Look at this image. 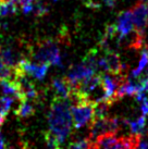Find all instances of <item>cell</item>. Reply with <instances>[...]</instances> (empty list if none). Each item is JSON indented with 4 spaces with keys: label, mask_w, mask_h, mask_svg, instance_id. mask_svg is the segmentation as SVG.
I'll return each mask as SVG.
<instances>
[{
    "label": "cell",
    "mask_w": 148,
    "mask_h": 149,
    "mask_svg": "<svg viewBox=\"0 0 148 149\" xmlns=\"http://www.w3.org/2000/svg\"><path fill=\"white\" fill-rule=\"evenodd\" d=\"M48 124L49 132L52 133L58 141L63 144L70 135L73 125L69 99H61L57 97L52 99L48 113Z\"/></svg>",
    "instance_id": "cell-1"
},
{
    "label": "cell",
    "mask_w": 148,
    "mask_h": 149,
    "mask_svg": "<svg viewBox=\"0 0 148 149\" xmlns=\"http://www.w3.org/2000/svg\"><path fill=\"white\" fill-rule=\"evenodd\" d=\"M29 54L31 58L38 63L57 66L63 65L60 49L52 39H45L33 47H29Z\"/></svg>",
    "instance_id": "cell-2"
},
{
    "label": "cell",
    "mask_w": 148,
    "mask_h": 149,
    "mask_svg": "<svg viewBox=\"0 0 148 149\" xmlns=\"http://www.w3.org/2000/svg\"><path fill=\"white\" fill-rule=\"evenodd\" d=\"M140 135L117 136L115 133H107L91 141V149H136Z\"/></svg>",
    "instance_id": "cell-3"
},
{
    "label": "cell",
    "mask_w": 148,
    "mask_h": 149,
    "mask_svg": "<svg viewBox=\"0 0 148 149\" xmlns=\"http://www.w3.org/2000/svg\"><path fill=\"white\" fill-rule=\"evenodd\" d=\"M72 120L74 127L78 130L87 124H91L95 118V104L88 100H81L73 102L71 107Z\"/></svg>",
    "instance_id": "cell-4"
},
{
    "label": "cell",
    "mask_w": 148,
    "mask_h": 149,
    "mask_svg": "<svg viewBox=\"0 0 148 149\" xmlns=\"http://www.w3.org/2000/svg\"><path fill=\"white\" fill-rule=\"evenodd\" d=\"M121 121L118 118L113 116H105L100 119H94L89 124V139L94 141L96 138L103 134L107 133H118V131L121 127Z\"/></svg>",
    "instance_id": "cell-5"
},
{
    "label": "cell",
    "mask_w": 148,
    "mask_h": 149,
    "mask_svg": "<svg viewBox=\"0 0 148 149\" xmlns=\"http://www.w3.org/2000/svg\"><path fill=\"white\" fill-rule=\"evenodd\" d=\"M114 26L115 29H117V33H118L120 44H123L124 40H126L130 37V40H128V45H130L133 37L136 35L135 26H134V21H133L131 10L120 12Z\"/></svg>",
    "instance_id": "cell-6"
},
{
    "label": "cell",
    "mask_w": 148,
    "mask_h": 149,
    "mask_svg": "<svg viewBox=\"0 0 148 149\" xmlns=\"http://www.w3.org/2000/svg\"><path fill=\"white\" fill-rule=\"evenodd\" d=\"M130 10L134 21L135 33L145 37L146 31L148 29V3L138 2L134 4Z\"/></svg>",
    "instance_id": "cell-7"
},
{
    "label": "cell",
    "mask_w": 148,
    "mask_h": 149,
    "mask_svg": "<svg viewBox=\"0 0 148 149\" xmlns=\"http://www.w3.org/2000/svg\"><path fill=\"white\" fill-rule=\"evenodd\" d=\"M96 73L97 72L91 65H88L85 61H82V63H80V64H75V65L71 66L66 79L71 85L72 89H73L78 83H81L84 79L91 77Z\"/></svg>",
    "instance_id": "cell-8"
},
{
    "label": "cell",
    "mask_w": 148,
    "mask_h": 149,
    "mask_svg": "<svg viewBox=\"0 0 148 149\" xmlns=\"http://www.w3.org/2000/svg\"><path fill=\"white\" fill-rule=\"evenodd\" d=\"M17 68L20 69L24 74L29 75L31 77H33L35 79H38V81H43L45 79V76L47 75V72H48V68H49V64H46V63H33L31 62L29 59H22L19 64H17Z\"/></svg>",
    "instance_id": "cell-9"
},
{
    "label": "cell",
    "mask_w": 148,
    "mask_h": 149,
    "mask_svg": "<svg viewBox=\"0 0 148 149\" xmlns=\"http://www.w3.org/2000/svg\"><path fill=\"white\" fill-rule=\"evenodd\" d=\"M51 86L54 89L56 97L61 98V99H70L71 94H72V87L66 81V79H60L56 77L51 82Z\"/></svg>",
    "instance_id": "cell-10"
},
{
    "label": "cell",
    "mask_w": 148,
    "mask_h": 149,
    "mask_svg": "<svg viewBox=\"0 0 148 149\" xmlns=\"http://www.w3.org/2000/svg\"><path fill=\"white\" fill-rule=\"evenodd\" d=\"M0 54H1V58L3 60L4 64H7L8 66L13 68V69H15L19 62L23 59L21 56V52H19L15 48H13L11 46L1 48Z\"/></svg>",
    "instance_id": "cell-11"
},
{
    "label": "cell",
    "mask_w": 148,
    "mask_h": 149,
    "mask_svg": "<svg viewBox=\"0 0 148 149\" xmlns=\"http://www.w3.org/2000/svg\"><path fill=\"white\" fill-rule=\"evenodd\" d=\"M123 123L128 125L132 134L134 135H143L146 128V116H142L135 120H123Z\"/></svg>",
    "instance_id": "cell-12"
},
{
    "label": "cell",
    "mask_w": 148,
    "mask_h": 149,
    "mask_svg": "<svg viewBox=\"0 0 148 149\" xmlns=\"http://www.w3.org/2000/svg\"><path fill=\"white\" fill-rule=\"evenodd\" d=\"M34 112H35V108H34L33 104L29 100L25 99L20 101V106L15 110V116L25 119V118H29L32 114H34Z\"/></svg>",
    "instance_id": "cell-13"
},
{
    "label": "cell",
    "mask_w": 148,
    "mask_h": 149,
    "mask_svg": "<svg viewBox=\"0 0 148 149\" xmlns=\"http://www.w3.org/2000/svg\"><path fill=\"white\" fill-rule=\"evenodd\" d=\"M17 11V4L8 1H0V17L12 15Z\"/></svg>",
    "instance_id": "cell-14"
},
{
    "label": "cell",
    "mask_w": 148,
    "mask_h": 149,
    "mask_svg": "<svg viewBox=\"0 0 148 149\" xmlns=\"http://www.w3.org/2000/svg\"><path fill=\"white\" fill-rule=\"evenodd\" d=\"M44 138H45L46 145L48 149H61V143L58 141L57 137L49 131L44 133Z\"/></svg>",
    "instance_id": "cell-15"
},
{
    "label": "cell",
    "mask_w": 148,
    "mask_h": 149,
    "mask_svg": "<svg viewBox=\"0 0 148 149\" xmlns=\"http://www.w3.org/2000/svg\"><path fill=\"white\" fill-rule=\"evenodd\" d=\"M91 141L89 137L87 138H77L70 143L69 149H91Z\"/></svg>",
    "instance_id": "cell-16"
},
{
    "label": "cell",
    "mask_w": 148,
    "mask_h": 149,
    "mask_svg": "<svg viewBox=\"0 0 148 149\" xmlns=\"http://www.w3.org/2000/svg\"><path fill=\"white\" fill-rule=\"evenodd\" d=\"M136 149H148V133L145 134V135L144 134L140 135V143H138Z\"/></svg>",
    "instance_id": "cell-17"
},
{
    "label": "cell",
    "mask_w": 148,
    "mask_h": 149,
    "mask_svg": "<svg viewBox=\"0 0 148 149\" xmlns=\"http://www.w3.org/2000/svg\"><path fill=\"white\" fill-rule=\"evenodd\" d=\"M0 149H7V146H6V143H4V138L2 136L1 132H0Z\"/></svg>",
    "instance_id": "cell-18"
},
{
    "label": "cell",
    "mask_w": 148,
    "mask_h": 149,
    "mask_svg": "<svg viewBox=\"0 0 148 149\" xmlns=\"http://www.w3.org/2000/svg\"><path fill=\"white\" fill-rule=\"evenodd\" d=\"M103 1H105V3L107 4L108 7L112 8V7H114L115 6V3H117L118 0H103Z\"/></svg>",
    "instance_id": "cell-19"
},
{
    "label": "cell",
    "mask_w": 148,
    "mask_h": 149,
    "mask_svg": "<svg viewBox=\"0 0 148 149\" xmlns=\"http://www.w3.org/2000/svg\"><path fill=\"white\" fill-rule=\"evenodd\" d=\"M0 1H8V2H13V3L20 2V0H0Z\"/></svg>",
    "instance_id": "cell-20"
},
{
    "label": "cell",
    "mask_w": 148,
    "mask_h": 149,
    "mask_svg": "<svg viewBox=\"0 0 148 149\" xmlns=\"http://www.w3.org/2000/svg\"><path fill=\"white\" fill-rule=\"evenodd\" d=\"M140 2H145V3H148V0H140Z\"/></svg>",
    "instance_id": "cell-21"
}]
</instances>
